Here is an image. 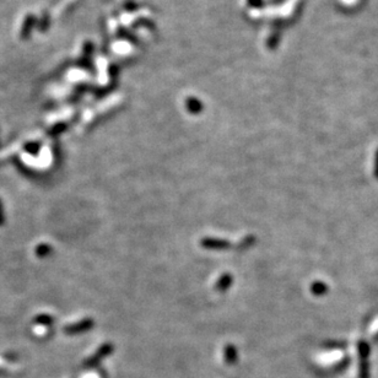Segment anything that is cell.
I'll list each match as a JSON object with an SVG mask.
<instances>
[{
	"mask_svg": "<svg viewBox=\"0 0 378 378\" xmlns=\"http://www.w3.org/2000/svg\"><path fill=\"white\" fill-rule=\"evenodd\" d=\"M369 344L365 341L359 343V355H360V378H369Z\"/></svg>",
	"mask_w": 378,
	"mask_h": 378,
	"instance_id": "1",
	"label": "cell"
},
{
	"mask_svg": "<svg viewBox=\"0 0 378 378\" xmlns=\"http://www.w3.org/2000/svg\"><path fill=\"white\" fill-rule=\"evenodd\" d=\"M325 291H326V286L325 285H323L322 282H317V284L313 285V292H315V294L321 295V294H324Z\"/></svg>",
	"mask_w": 378,
	"mask_h": 378,
	"instance_id": "2",
	"label": "cell"
},
{
	"mask_svg": "<svg viewBox=\"0 0 378 378\" xmlns=\"http://www.w3.org/2000/svg\"><path fill=\"white\" fill-rule=\"evenodd\" d=\"M375 177L378 179V150L376 151V155H375Z\"/></svg>",
	"mask_w": 378,
	"mask_h": 378,
	"instance_id": "3",
	"label": "cell"
}]
</instances>
